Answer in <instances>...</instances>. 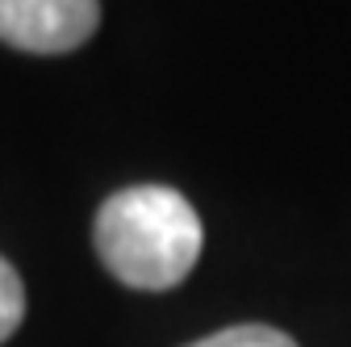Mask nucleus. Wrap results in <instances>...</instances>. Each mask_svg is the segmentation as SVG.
<instances>
[{
    "label": "nucleus",
    "mask_w": 351,
    "mask_h": 347,
    "mask_svg": "<svg viewBox=\"0 0 351 347\" xmlns=\"http://www.w3.org/2000/svg\"><path fill=\"white\" fill-rule=\"evenodd\" d=\"M93 239L121 285L163 293L193 272L205 230L184 193L167 184H134L101 205Z\"/></svg>",
    "instance_id": "1"
},
{
    "label": "nucleus",
    "mask_w": 351,
    "mask_h": 347,
    "mask_svg": "<svg viewBox=\"0 0 351 347\" xmlns=\"http://www.w3.org/2000/svg\"><path fill=\"white\" fill-rule=\"evenodd\" d=\"M101 25V0H0V42L29 55H67Z\"/></svg>",
    "instance_id": "2"
},
{
    "label": "nucleus",
    "mask_w": 351,
    "mask_h": 347,
    "mask_svg": "<svg viewBox=\"0 0 351 347\" xmlns=\"http://www.w3.org/2000/svg\"><path fill=\"white\" fill-rule=\"evenodd\" d=\"M189 347H297L285 331L263 326V322H243V326H226L209 339H197Z\"/></svg>",
    "instance_id": "3"
},
{
    "label": "nucleus",
    "mask_w": 351,
    "mask_h": 347,
    "mask_svg": "<svg viewBox=\"0 0 351 347\" xmlns=\"http://www.w3.org/2000/svg\"><path fill=\"white\" fill-rule=\"evenodd\" d=\"M25 318V285L17 276V268L0 255V343H5Z\"/></svg>",
    "instance_id": "4"
}]
</instances>
